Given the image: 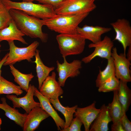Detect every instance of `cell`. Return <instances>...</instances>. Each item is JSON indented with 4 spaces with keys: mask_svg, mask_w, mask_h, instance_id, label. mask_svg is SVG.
<instances>
[{
    "mask_svg": "<svg viewBox=\"0 0 131 131\" xmlns=\"http://www.w3.org/2000/svg\"><path fill=\"white\" fill-rule=\"evenodd\" d=\"M9 12L17 27L25 35L32 38H39L43 42L47 41L48 35L42 31L43 25L42 19L18 9H10Z\"/></svg>",
    "mask_w": 131,
    "mask_h": 131,
    "instance_id": "6da1fadb",
    "label": "cell"
},
{
    "mask_svg": "<svg viewBox=\"0 0 131 131\" xmlns=\"http://www.w3.org/2000/svg\"><path fill=\"white\" fill-rule=\"evenodd\" d=\"M89 14H56L51 18L42 20L43 25L51 31L60 34H75L78 25Z\"/></svg>",
    "mask_w": 131,
    "mask_h": 131,
    "instance_id": "7a4b0ae2",
    "label": "cell"
},
{
    "mask_svg": "<svg viewBox=\"0 0 131 131\" xmlns=\"http://www.w3.org/2000/svg\"><path fill=\"white\" fill-rule=\"evenodd\" d=\"M2 0L9 10H19L28 15L42 19L51 18L57 14L54 7L49 5L35 4L33 2H16L10 0Z\"/></svg>",
    "mask_w": 131,
    "mask_h": 131,
    "instance_id": "3957f363",
    "label": "cell"
},
{
    "mask_svg": "<svg viewBox=\"0 0 131 131\" xmlns=\"http://www.w3.org/2000/svg\"><path fill=\"white\" fill-rule=\"evenodd\" d=\"M56 39L62 57L80 54L84 50L86 40L77 33H60Z\"/></svg>",
    "mask_w": 131,
    "mask_h": 131,
    "instance_id": "277c9868",
    "label": "cell"
},
{
    "mask_svg": "<svg viewBox=\"0 0 131 131\" xmlns=\"http://www.w3.org/2000/svg\"><path fill=\"white\" fill-rule=\"evenodd\" d=\"M95 0H63L54 8L57 14L89 13L97 7Z\"/></svg>",
    "mask_w": 131,
    "mask_h": 131,
    "instance_id": "5b68a950",
    "label": "cell"
},
{
    "mask_svg": "<svg viewBox=\"0 0 131 131\" xmlns=\"http://www.w3.org/2000/svg\"><path fill=\"white\" fill-rule=\"evenodd\" d=\"M9 52L3 66L13 65L17 62L26 60L32 61V59L35 56L39 43L37 41H33L28 46L18 47L15 45L14 41H9Z\"/></svg>",
    "mask_w": 131,
    "mask_h": 131,
    "instance_id": "8992f818",
    "label": "cell"
},
{
    "mask_svg": "<svg viewBox=\"0 0 131 131\" xmlns=\"http://www.w3.org/2000/svg\"><path fill=\"white\" fill-rule=\"evenodd\" d=\"M111 57H112L115 68V75L119 79L127 83L131 81V61L123 53L118 54L117 48L112 49Z\"/></svg>",
    "mask_w": 131,
    "mask_h": 131,
    "instance_id": "52a82bcc",
    "label": "cell"
},
{
    "mask_svg": "<svg viewBox=\"0 0 131 131\" xmlns=\"http://www.w3.org/2000/svg\"><path fill=\"white\" fill-rule=\"evenodd\" d=\"M63 57L64 62L62 63H60L58 60L56 61L57 70L58 74V82L61 87L64 86L68 78H74L80 74L82 62L81 60L76 59L69 63L66 57Z\"/></svg>",
    "mask_w": 131,
    "mask_h": 131,
    "instance_id": "ba28073f",
    "label": "cell"
},
{
    "mask_svg": "<svg viewBox=\"0 0 131 131\" xmlns=\"http://www.w3.org/2000/svg\"><path fill=\"white\" fill-rule=\"evenodd\" d=\"M114 43L111 38L106 36L103 40L95 43H91L89 44V48H94L93 51L88 56L82 58V62L87 64L97 57L107 59L111 57V53L114 47Z\"/></svg>",
    "mask_w": 131,
    "mask_h": 131,
    "instance_id": "9c48e42d",
    "label": "cell"
},
{
    "mask_svg": "<svg viewBox=\"0 0 131 131\" xmlns=\"http://www.w3.org/2000/svg\"><path fill=\"white\" fill-rule=\"evenodd\" d=\"M115 33L114 40L122 45L124 54L127 48L131 45V26L129 22L125 18L119 19L110 24Z\"/></svg>",
    "mask_w": 131,
    "mask_h": 131,
    "instance_id": "30bf717a",
    "label": "cell"
},
{
    "mask_svg": "<svg viewBox=\"0 0 131 131\" xmlns=\"http://www.w3.org/2000/svg\"><path fill=\"white\" fill-rule=\"evenodd\" d=\"M35 87L30 84L29 89L25 95L22 97L18 98L13 95H7L6 97L11 101L15 108H22L27 114H28L33 108L40 106L39 102L35 101L33 98Z\"/></svg>",
    "mask_w": 131,
    "mask_h": 131,
    "instance_id": "8fae6325",
    "label": "cell"
},
{
    "mask_svg": "<svg viewBox=\"0 0 131 131\" xmlns=\"http://www.w3.org/2000/svg\"><path fill=\"white\" fill-rule=\"evenodd\" d=\"M56 74L52 72L51 75L48 76L43 82L39 89L43 96L49 99H56L62 95L64 91L56 79Z\"/></svg>",
    "mask_w": 131,
    "mask_h": 131,
    "instance_id": "7c38bea8",
    "label": "cell"
},
{
    "mask_svg": "<svg viewBox=\"0 0 131 131\" xmlns=\"http://www.w3.org/2000/svg\"><path fill=\"white\" fill-rule=\"evenodd\" d=\"M110 27L99 26H90L85 25L82 27L78 26L76 29L77 33L86 40H88L95 43L101 40L102 35L111 30Z\"/></svg>",
    "mask_w": 131,
    "mask_h": 131,
    "instance_id": "4fadbf2b",
    "label": "cell"
},
{
    "mask_svg": "<svg viewBox=\"0 0 131 131\" xmlns=\"http://www.w3.org/2000/svg\"><path fill=\"white\" fill-rule=\"evenodd\" d=\"M94 101L90 105L82 108L78 107L74 116L78 117L83 124L85 131H89L90 126L100 111L96 107Z\"/></svg>",
    "mask_w": 131,
    "mask_h": 131,
    "instance_id": "5bb4252c",
    "label": "cell"
},
{
    "mask_svg": "<svg viewBox=\"0 0 131 131\" xmlns=\"http://www.w3.org/2000/svg\"><path fill=\"white\" fill-rule=\"evenodd\" d=\"M39 106L33 109L27 115L22 128L23 131H34L37 129L41 122L49 116Z\"/></svg>",
    "mask_w": 131,
    "mask_h": 131,
    "instance_id": "9a60e30c",
    "label": "cell"
},
{
    "mask_svg": "<svg viewBox=\"0 0 131 131\" xmlns=\"http://www.w3.org/2000/svg\"><path fill=\"white\" fill-rule=\"evenodd\" d=\"M34 96L37 97L39 101V106L53 119L58 130L61 131L64 128L65 121L59 116L53 107L49 99L42 95L36 87L35 88Z\"/></svg>",
    "mask_w": 131,
    "mask_h": 131,
    "instance_id": "2e32d148",
    "label": "cell"
},
{
    "mask_svg": "<svg viewBox=\"0 0 131 131\" xmlns=\"http://www.w3.org/2000/svg\"><path fill=\"white\" fill-rule=\"evenodd\" d=\"M25 35L12 19L8 26L0 30V41L5 40L8 42L17 40L23 44H28L23 37Z\"/></svg>",
    "mask_w": 131,
    "mask_h": 131,
    "instance_id": "e0dca14e",
    "label": "cell"
},
{
    "mask_svg": "<svg viewBox=\"0 0 131 131\" xmlns=\"http://www.w3.org/2000/svg\"><path fill=\"white\" fill-rule=\"evenodd\" d=\"M100 111L91 124L89 131H107L108 124L112 121L110 115L108 106L103 105Z\"/></svg>",
    "mask_w": 131,
    "mask_h": 131,
    "instance_id": "ac0fdd59",
    "label": "cell"
},
{
    "mask_svg": "<svg viewBox=\"0 0 131 131\" xmlns=\"http://www.w3.org/2000/svg\"><path fill=\"white\" fill-rule=\"evenodd\" d=\"M1 100L2 102L0 103V109L4 111L7 117L22 128L27 114L26 113L24 114L21 113L18 110L10 106L7 103L5 98H1Z\"/></svg>",
    "mask_w": 131,
    "mask_h": 131,
    "instance_id": "d6986e66",
    "label": "cell"
},
{
    "mask_svg": "<svg viewBox=\"0 0 131 131\" xmlns=\"http://www.w3.org/2000/svg\"><path fill=\"white\" fill-rule=\"evenodd\" d=\"M40 52L39 50L36 49L35 56V60L34 62L36 65V69L38 82L39 90L43 81L49 76L50 72L55 69L54 67H48L44 65L40 58Z\"/></svg>",
    "mask_w": 131,
    "mask_h": 131,
    "instance_id": "ffe728a7",
    "label": "cell"
},
{
    "mask_svg": "<svg viewBox=\"0 0 131 131\" xmlns=\"http://www.w3.org/2000/svg\"><path fill=\"white\" fill-rule=\"evenodd\" d=\"M49 100L55 109L61 112L64 116L65 122L64 128L69 126L73 118L74 114L78 107V105H76L72 107L64 106L61 104L58 99Z\"/></svg>",
    "mask_w": 131,
    "mask_h": 131,
    "instance_id": "44dd1931",
    "label": "cell"
},
{
    "mask_svg": "<svg viewBox=\"0 0 131 131\" xmlns=\"http://www.w3.org/2000/svg\"><path fill=\"white\" fill-rule=\"evenodd\" d=\"M127 83L120 80L118 90L119 100L124 114H126L128 110L131 103V90L128 86Z\"/></svg>",
    "mask_w": 131,
    "mask_h": 131,
    "instance_id": "7402d4cb",
    "label": "cell"
},
{
    "mask_svg": "<svg viewBox=\"0 0 131 131\" xmlns=\"http://www.w3.org/2000/svg\"><path fill=\"white\" fill-rule=\"evenodd\" d=\"M11 72L14 77V80L23 90L26 92L29 88V83L34 75L32 73L24 74L16 69L13 65H9Z\"/></svg>",
    "mask_w": 131,
    "mask_h": 131,
    "instance_id": "603a6c76",
    "label": "cell"
},
{
    "mask_svg": "<svg viewBox=\"0 0 131 131\" xmlns=\"http://www.w3.org/2000/svg\"><path fill=\"white\" fill-rule=\"evenodd\" d=\"M118 90L113 91L114 96L113 101L107 105L109 114L113 123L120 120L124 114L122 106L119 100Z\"/></svg>",
    "mask_w": 131,
    "mask_h": 131,
    "instance_id": "cb8c5ba5",
    "label": "cell"
},
{
    "mask_svg": "<svg viewBox=\"0 0 131 131\" xmlns=\"http://www.w3.org/2000/svg\"><path fill=\"white\" fill-rule=\"evenodd\" d=\"M115 74V68L112 57L107 60V63L103 70H99L95 81L96 85L98 88L103 82Z\"/></svg>",
    "mask_w": 131,
    "mask_h": 131,
    "instance_id": "d4e9b609",
    "label": "cell"
},
{
    "mask_svg": "<svg viewBox=\"0 0 131 131\" xmlns=\"http://www.w3.org/2000/svg\"><path fill=\"white\" fill-rule=\"evenodd\" d=\"M23 90L19 86L9 82L1 76L0 83V94H15L17 96L22 94Z\"/></svg>",
    "mask_w": 131,
    "mask_h": 131,
    "instance_id": "484cf974",
    "label": "cell"
},
{
    "mask_svg": "<svg viewBox=\"0 0 131 131\" xmlns=\"http://www.w3.org/2000/svg\"><path fill=\"white\" fill-rule=\"evenodd\" d=\"M120 83V80L114 75L98 88V91L103 92L114 91L118 90Z\"/></svg>",
    "mask_w": 131,
    "mask_h": 131,
    "instance_id": "4316f807",
    "label": "cell"
},
{
    "mask_svg": "<svg viewBox=\"0 0 131 131\" xmlns=\"http://www.w3.org/2000/svg\"><path fill=\"white\" fill-rule=\"evenodd\" d=\"M12 19L9 10L0 0V30L8 26Z\"/></svg>",
    "mask_w": 131,
    "mask_h": 131,
    "instance_id": "83f0119b",
    "label": "cell"
},
{
    "mask_svg": "<svg viewBox=\"0 0 131 131\" xmlns=\"http://www.w3.org/2000/svg\"><path fill=\"white\" fill-rule=\"evenodd\" d=\"M83 123L77 117L73 118L70 125L64 128L61 131H81V127Z\"/></svg>",
    "mask_w": 131,
    "mask_h": 131,
    "instance_id": "f1b7e54d",
    "label": "cell"
},
{
    "mask_svg": "<svg viewBox=\"0 0 131 131\" xmlns=\"http://www.w3.org/2000/svg\"><path fill=\"white\" fill-rule=\"evenodd\" d=\"M125 131H131V122L129 120L126 114H123L120 119Z\"/></svg>",
    "mask_w": 131,
    "mask_h": 131,
    "instance_id": "f546056e",
    "label": "cell"
},
{
    "mask_svg": "<svg viewBox=\"0 0 131 131\" xmlns=\"http://www.w3.org/2000/svg\"><path fill=\"white\" fill-rule=\"evenodd\" d=\"M63 0H34L43 4L49 5L52 6L54 9L56 6Z\"/></svg>",
    "mask_w": 131,
    "mask_h": 131,
    "instance_id": "4dcf8cb0",
    "label": "cell"
},
{
    "mask_svg": "<svg viewBox=\"0 0 131 131\" xmlns=\"http://www.w3.org/2000/svg\"><path fill=\"white\" fill-rule=\"evenodd\" d=\"M112 131H125L120 120L113 123L111 127Z\"/></svg>",
    "mask_w": 131,
    "mask_h": 131,
    "instance_id": "1f68e13d",
    "label": "cell"
},
{
    "mask_svg": "<svg viewBox=\"0 0 131 131\" xmlns=\"http://www.w3.org/2000/svg\"><path fill=\"white\" fill-rule=\"evenodd\" d=\"M8 53L6 54L0 61V83L1 76V68L2 66L3 65L4 63L6 60V59L8 55Z\"/></svg>",
    "mask_w": 131,
    "mask_h": 131,
    "instance_id": "d6a6232c",
    "label": "cell"
},
{
    "mask_svg": "<svg viewBox=\"0 0 131 131\" xmlns=\"http://www.w3.org/2000/svg\"><path fill=\"white\" fill-rule=\"evenodd\" d=\"M128 47L127 54L126 55L127 58L130 61H131V45Z\"/></svg>",
    "mask_w": 131,
    "mask_h": 131,
    "instance_id": "836d02e7",
    "label": "cell"
},
{
    "mask_svg": "<svg viewBox=\"0 0 131 131\" xmlns=\"http://www.w3.org/2000/svg\"><path fill=\"white\" fill-rule=\"evenodd\" d=\"M23 1L28 2H33L34 0H22Z\"/></svg>",
    "mask_w": 131,
    "mask_h": 131,
    "instance_id": "e575fe53",
    "label": "cell"
},
{
    "mask_svg": "<svg viewBox=\"0 0 131 131\" xmlns=\"http://www.w3.org/2000/svg\"><path fill=\"white\" fill-rule=\"evenodd\" d=\"M2 123V120L1 118H0V125H1Z\"/></svg>",
    "mask_w": 131,
    "mask_h": 131,
    "instance_id": "d590c367",
    "label": "cell"
},
{
    "mask_svg": "<svg viewBox=\"0 0 131 131\" xmlns=\"http://www.w3.org/2000/svg\"><path fill=\"white\" fill-rule=\"evenodd\" d=\"M0 47H1V45L0 44ZM1 60L0 59V61Z\"/></svg>",
    "mask_w": 131,
    "mask_h": 131,
    "instance_id": "8d00e7d4",
    "label": "cell"
},
{
    "mask_svg": "<svg viewBox=\"0 0 131 131\" xmlns=\"http://www.w3.org/2000/svg\"><path fill=\"white\" fill-rule=\"evenodd\" d=\"M1 130V128H0V130Z\"/></svg>",
    "mask_w": 131,
    "mask_h": 131,
    "instance_id": "74e56055",
    "label": "cell"
},
{
    "mask_svg": "<svg viewBox=\"0 0 131 131\" xmlns=\"http://www.w3.org/2000/svg\"></svg>",
    "mask_w": 131,
    "mask_h": 131,
    "instance_id": "f35d334b",
    "label": "cell"
}]
</instances>
